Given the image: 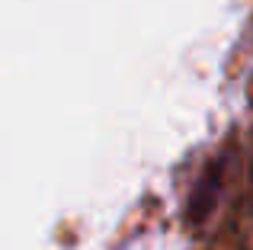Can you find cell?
<instances>
[{
	"label": "cell",
	"mask_w": 253,
	"mask_h": 250,
	"mask_svg": "<svg viewBox=\"0 0 253 250\" xmlns=\"http://www.w3.org/2000/svg\"><path fill=\"white\" fill-rule=\"evenodd\" d=\"M224 173H228V157H215L209 164V170L199 176L196 189L189 196V206H186V221L189 225H205L215 215L218 202H221V189H224Z\"/></svg>",
	"instance_id": "6da1fadb"
},
{
	"label": "cell",
	"mask_w": 253,
	"mask_h": 250,
	"mask_svg": "<svg viewBox=\"0 0 253 250\" xmlns=\"http://www.w3.org/2000/svg\"><path fill=\"white\" fill-rule=\"evenodd\" d=\"M250 193H253V173H250Z\"/></svg>",
	"instance_id": "7a4b0ae2"
}]
</instances>
